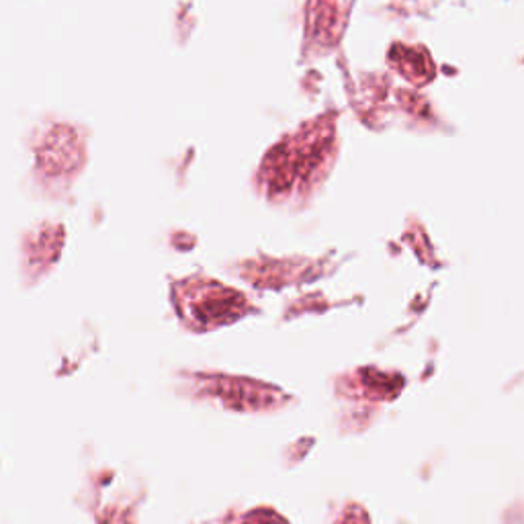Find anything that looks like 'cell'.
Masks as SVG:
<instances>
[{
	"label": "cell",
	"mask_w": 524,
	"mask_h": 524,
	"mask_svg": "<svg viewBox=\"0 0 524 524\" xmlns=\"http://www.w3.org/2000/svg\"><path fill=\"white\" fill-rule=\"evenodd\" d=\"M332 144V127L316 125L297 140L281 144L267 160L265 174L273 193L289 191L297 181H305L318 170Z\"/></svg>",
	"instance_id": "1"
},
{
	"label": "cell",
	"mask_w": 524,
	"mask_h": 524,
	"mask_svg": "<svg viewBox=\"0 0 524 524\" xmlns=\"http://www.w3.org/2000/svg\"><path fill=\"white\" fill-rule=\"evenodd\" d=\"M189 310L191 318L199 326L211 328L240 318L246 310V299L236 291H230L220 285H211L199 289L191 297Z\"/></svg>",
	"instance_id": "2"
},
{
	"label": "cell",
	"mask_w": 524,
	"mask_h": 524,
	"mask_svg": "<svg viewBox=\"0 0 524 524\" xmlns=\"http://www.w3.org/2000/svg\"><path fill=\"white\" fill-rule=\"evenodd\" d=\"M246 381H226L220 379L209 385L211 393L215 396H220L226 400V404L230 406H240V408H258V406H269L273 402L271 393L267 387H260L256 383H248L246 389L244 387Z\"/></svg>",
	"instance_id": "3"
},
{
	"label": "cell",
	"mask_w": 524,
	"mask_h": 524,
	"mask_svg": "<svg viewBox=\"0 0 524 524\" xmlns=\"http://www.w3.org/2000/svg\"><path fill=\"white\" fill-rule=\"evenodd\" d=\"M238 524H285L275 512L269 510H256L246 514Z\"/></svg>",
	"instance_id": "4"
}]
</instances>
